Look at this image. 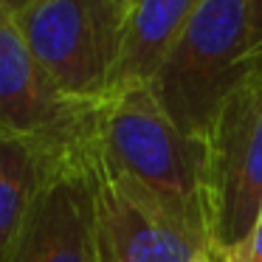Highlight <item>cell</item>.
<instances>
[{
  "instance_id": "3",
  "label": "cell",
  "mask_w": 262,
  "mask_h": 262,
  "mask_svg": "<svg viewBox=\"0 0 262 262\" xmlns=\"http://www.w3.org/2000/svg\"><path fill=\"white\" fill-rule=\"evenodd\" d=\"M14 20L37 62L65 96L107 102L127 20L119 0H34Z\"/></svg>"
},
{
  "instance_id": "2",
  "label": "cell",
  "mask_w": 262,
  "mask_h": 262,
  "mask_svg": "<svg viewBox=\"0 0 262 262\" xmlns=\"http://www.w3.org/2000/svg\"><path fill=\"white\" fill-rule=\"evenodd\" d=\"M251 0H203L149 82L155 102L186 136L206 141L226 99L243 85Z\"/></svg>"
},
{
  "instance_id": "7",
  "label": "cell",
  "mask_w": 262,
  "mask_h": 262,
  "mask_svg": "<svg viewBox=\"0 0 262 262\" xmlns=\"http://www.w3.org/2000/svg\"><path fill=\"white\" fill-rule=\"evenodd\" d=\"M93 164V158H91ZM96 243L102 262H194L211 248L149 200L110 181L93 164Z\"/></svg>"
},
{
  "instance_id": "5",
  "label": "cell",
  "mask_w": 262,
  "mask_h": 262,
  "mask_svg": "<svg viewBox=\"0 0 262 262\" xmlns=\"http://www.w3.org/2000/svg\"><path fill=\"white\" fill-rule=\"evenodd\" d=\"M104 104L71 99L31 54L12 12L0 6V133L46 152L93 147Z\"/></svg>"
},
{
  "instance_id": "8",
  "label": "cell",
  "mask_w": 262,
  "mask_h": 262,
  "mask_svg": "<svg viewBox=\"0 0 262 262\" xmlns=\"http://www.w3.org/2000/svg\"><path fill=\"white\" fill-rule=\"evenodd\" d=\"M203 0H136L127 12L121 51L116 68L110 74L107 99L119 93L149 88L152 76L158 74L161 62Z\"/></svg>"
},
{
  "instance_id": "9",
  "label": "cell",
  "mask_w": 262,
  "mask_h": 262,
  "mask_svg": "<svg viewBox=\"0 0 262 262\" xmlns=\"http://www.w3.org/2000/svg\"><path fill=\"white\" fill-rule=\"evenodd\" d=\"M54 155L59 152H46L23 138L0 133V262L6 259Z\"/></svg>"
},
{
  "instance_id": "12",
  "label": "cell",
  "mask_w": 262,
  "mask_h": 262,
  "mask_svg": "<svg viewBox=\"0 0 262 262\" xmlns=\"http://www.w3.org/2000/svg\"><path fill=\"white\" fill-rule=\"evenodd\" d=\"M29 3H34V0H0V6L6 9V12H12V14H17V12H23Z\"/></svg>"
},
{
  "instance_id": "1",
  "label": "cell",
  "mask_w": 262,
  "mask_h": 262,
  "mask_svg": "<svg viewBox=\"0 0 262 262\" xmlns=\"http://www.w3.org/2000/svg\"><path fill=\"white\" fill-rule=\"evenodd\" d=\"M91 158L110 181L158 206L211 248L206 141L186 136L155 102L149 88L107 99Z\"/></svg>"
},
{
  "instance_id": "13",
  "label": "cell",
  "mask_w": 262,
  "mask_h": 262,
  "mask_svg": "<svg viewBox=\"0 0 262 262\" xmlns=\"http://www.w3.org/2000/svg\"><path fill=\"white\" fill-rule=\"evenodd\" d=\"M194 262H220V259H214V256H211V254H203V256H198V259H194Z\"/></svg>"
},
{
  "instance_id": "14",
  "label": "cell",
  "mask_w": 262,
  "mask_h": 262,
  "mask_svg": "<svg viewBox=\"0 0 262 262\" xmlns=\"http://www.w3.org/2000/svg\"><path fill=\"white\" fill-rule=\"evenodd\" d=\"M119 3H121V6L127 9V12H130V6H133V3H136V0H119Z\"/></svg>"
},
{
  "instance_id": "11",
  "label": "cell",
  "mask_w": 262,
  "mask_h": 262,
  "mask_svg": "<svg viewBox=\"0 0 262 262\" xmlns=\"http://www.w3.org/2000/svg\"><path fill=\"white\" fill-rule=\"evenodd\" d=\"M220 262H262V214H259V220L254 223L248 237H245L234 251L223 254Z\"/></svg>"
},
{
  "instance_id": "4",
  "label": "cell",
  "mask_w": 262,
  "mask_h": 262,
  "mask_svg": "<svg viewBox=\"0 0 262 262\" xmlns=\"http://www.w3.org/2000/svg\"><path fill=\"white\" fill-rule=\"evenodd\" d=\"M206 203L211 256L220 259L262 214V76L245 79L206 136Z\"/></svg>"
},
{
  "instance_id": "10",
  "label": "cell",
  "mask_w": 262,
  "mask_h": 262,
  "mask_svg": "<svg viewBox=\"0 0 262 262\" xmlns=\"http://www.w3.org/2000/svg\"><path fill=\"white\" fill-rule=\"evenodd\" d=\"M245 76H262V0H251V29L248 54H245Z\"/></svg>"
},
{
  "instance_id": "6",
  "label": "cell",
  "mask_w": 262,
  "mask_h": 262,
  "mask_svg": "<svg viewBox=\"0 0 262 262\" xmlns=\"http://www.w3.org/2000/svg\"><path fill=\"white\" fill-rule=\"evenodd\" d=\"M3 262H102L91 149L59 152L48 161Z\"/></svg>"
}]
</instances>
